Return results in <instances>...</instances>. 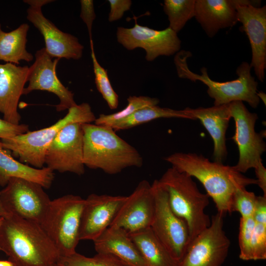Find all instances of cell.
Wrapping results in <instances>:
<instances>
[{
	"label": "cell",
	"instance_id": "7c38bea8",
	"mask_svg": "<svg viewBox=\"0 0 266 266\" xmlns=\"http://www.w3.org/2000/svg\"><path fill=\"white\" fill-rule=\"evenodd\" d=\"M116 38L118 43L128 50L143 49L145 59L152 62L160 56H169L178 52L181 41L177 33L168 27L156 30L139 25L135 20L133 28H117Z\"/></svg>",
	"mask_w": 266,
	"mask_h": 266
},
{
	"label": "cell",
	"instance_id": "277c9868",
	"mask_svg": "<svg viewBox=\"0 0 266 266\" xmlns=\"http://www.w3.org/2000/svg\"><path fill=\"white\" fill-rule=\"evenodd\" d=\"M158 181L167 194L171 210L187 224L191 243L210 225L211 219L205 212L209 197L200 191L192 177L172 167Z\"/></svg>",
	"mask_w": 266,
	"mask_h": 266
},
{
	"label": "cell",
	"instance_id": "d6a6232c",
	"mask_svg": "<svg viewBox=\"0 0 266 266\" xmlns=\"http://www.w3.org/2000/svg\"><path fill=\"white\" fill-rule=\"evenodd\" d=\"M252 260L266 259V223L256 222L251 239Z\"/></svg>",
	"mask_w": 266,
	"mask_h": 266
},
{
	"label": "cell",
	"instance_id": "74e56055",
	"mask_svg": "<svg viewBox=\"0 0 266 266\" xmlns=\"http://www.w3.org/2000/svg\"><path fill=\"white\" fill-rule=\"evenodd\" d=\"M254 169L257 177V185L263 191L264 196H266V168L263 163L261 162Z\"/></svg>",
	"mask_w": 266,
	"mask_h": 266
},
{
	"label": "cell",
	"instance_id": "836d02e7",
	"mask_svg": "<svg viewBox=\"0 0 266 266\" xmlns=\"http://www.w3.org/2000/svg\"><path fill=\"white\" fill-rule=\"evenodd\" d=\"M110 11L108 20L112 22L122 18L124 13L130 10L132 2L131 0H108Z\"/></svg>",
	"mask_w": 266,
	"mask_h": 266
},
{
	"label": "cell",
	"instance_id": "f1b7e54d",
	"mask_svg": "<svg viewBox=\"0 0 266 266\" xmlns=\"http://www.w3.org/2000/svg\"><path fill=\"white\" fill-rule=\"evenodd\" d=\"M56 264L58 266H130L110 254L97 253L88 257L77 252L60 257Z\"/></svg>",
	"mask_w": 266,
	"mask_h": 266
},
{
	"label": "cell",
	"instance_id": "ffe728a7",
	"mask_svg": "<svg viewBox=\"0 0 266 266\" xmlns=\"http://www.w3.org/2000/svg\"><path fill=\"white\" fill-rule=\"evenodd\" d=\"M184 109L192 120H199L207 131L213 141L214 161L223 163L227 156L226 133L231 118L229 103Z\"/></svg>",
	"mask_w": 266,
	"mask_h": 266
},
{
	"label": "cell",
	"instance_id": "9c48e42d",
	"mask_svg": "<svg viewBox=\"0 0 266 266\" xmlns=\"http://www.w3.org/2000/svg\"><path fill=\"white\" fill-rule=\"evenodd\" d=\"M43 187L35 182L13 177L0 191V201L8 216L40 224L51 201Z\"/></svg>",
	"mask_w": 266,
	"mask_h": 266
},
{
	"label": "cell",
	"instance_id": "1f68e13d",
	"mask_svg": "<svg viewBox=\"0 0 266 266\" xmlns=\"http://www.w3.org/2000/svg\"><path fill=\"white\" fill-rule=\"evenodd\" d=\"M255 220L253 217L240 218L238 242L239 258L244 261L252 260L251 239Z\"/></svg>",
	"mask_w": 266,
	"mask_h": 266
},
{
	"label": "cell",
	"instance_id": "603a6c76",
	"mask_svg": "<svg viewBox=\"0 0 266 266\" xmlns=\"http://www.w3.org/2000/svg\"><path fill=\"white\" fill-rule=\"evenodd\" d=\"M10 152L3 147L0 139V186L5 187L11 178L17 177L35 182L44 188L50 187L54 178L52 170L31 167L14 159Z\"/></svg>",
	"mask_w": 266,
	"mask_h": 266
},
{
	"label": "cell",
	"instance_id": "9a60e30c",
	"mask_svg": "<svg viewBox=\"0 0 266 266\" xmlns=\"http://www.w3.org/2000/svg\"><path fill=\"white\" fill-rule=\"evenodd\" d=\"M260 0H239L236 6L238 22L242 23L240 30L245 32L252 51L250 65L258 79H265L266 68V6H260Z\"/></svg>",
	"mask_w": 266,
	"mask_h": 266
},
{
	"label": "cell",
	"instance_id": "f546056e",
	"mask_svg": "<svg viewBox=\"0 0 266 266\" xmlns=\"http://www.w3.org/2000/svg\"><path fill=\"white\" fill-rule=\"evenodd\" d=\"M93 70L96 87L111 109L118 106L119 97L110 83L107 71L99 64L94 48L93 41H90Z\"/></svg>",
	"mask_w": 266,
	"mask_h": 266
},
{
	"label": "cell",
	"instance_id": "4316f807",
	"mask_svg": "<svg viewBox=\"0 0 266 266\" xmlns=\"http://www.w3.org/2000/svg\"><path fill=\"white\" fill-rule=\"evenodd\" d=\"M196 0H165L164 11L168 17L169 26L178 33L195 16Z\"/></svg>",
	"mask_w": 266,
	"mask_h": 266
},
{
	"label": "cell",
	"instance_id": "4dcf8cb0",
	"mask_svg": "<svg viewBox=\"0 0 266 266\" xmlns=\"http://www.w3.org/2000/svg\"><path fill=\"white\" fill-rule=\"evenodd\" d=\"M257 196L245 187L237 188L234 192L232 201L231 211L239 212L242 218L253 216Z\"/></svg>",
	"mask_w": 266,
	"mask_h": 266
},
{
	"label": "cell",
	"instance_id": "30bf717a",
	"mask_svg": "<svg viewBox=\"0 0 266 266\" xmlns=\"http://www.w3.org/2000/svg\"><path fill=\"white\" fill-rule=\"evenodd\" d=\"M231 118L235 123V133L232 139L239 151V159L234 168L239 172H246L262 162V155L266 151L264 131L260 133L255 130L258 116L250 112L241 101L229 103Z\"/></svg>",
	"mask_w": 266,
	"mask_h": 266
},
{
	"label": "cell",
	"instance_id": "7402d4cb",
	"mask_svg": "<svg viewBox=\"0 0 266 266\" xmlns=\"http://www.w3.org/2000/svg\"><path fill=\"white\" fill-rule=\"evenodd\" d=\"M93 242L97 253L112 255L130 266H146L129 233L123 229L109 227Z\"/></svg>",
	"mask_w": 266,
	"mask_h": 266
},
{
	"label": "cell",
	"instance_id": "7a4b0ae2",
	"mask_svg": "<svg viewBox=\"0 0 266 266\" xmlns=\"http://www.w3.org/2000/svg\"><path fill=\"white\" fill-rule=\"evenodd\" d=\"M0 249L15 266H50L60 257L39 224L14 216L3 219Z\"/></svg>",
	"mask_w": 266,
	"mask_h": 266
},
{
	"label": "cell",
	"instance_id": "ac0fdd59",
	"mask_svg": "<svg viewBox=\"0 0 266 266\" xmlns=\"http://www.w3.org/2000/svg\"><path fill=\"white\" fill-rule=\"evenodd\" d=\"M127 196L92 194L85 199L79 239L94 241L108 228Z\"/></svg>",
	"mask_w": 266,
	"mask_h": 266
},
{
	"label": "cell",
	"instance_id": "6da1fadb",
	"mask_svg": "<svg viewBox=\"0 0 266 266\" xmlns=\"http://www.w3.org/2000/svg\"><path fill=\"white\" fill-rule=\"evenodd\" d=\"M164 160L178 171L197 178L214 201L217 212L224 216L232 213V199L237 188L257 185L256 179L245 176L234 166L211 162L201 154L176 152Z\"/></svg>",
	"mask_w": 266,
	"mask_h": 266
},
{
	"label": "cell",
	"instance_id": "4fadbf2b",
	"mask_svg": "<svg viewBox=\"0 0 266 266\" xmlns=\"http://www.w3.org/2000/svg\"><path fill=\"white\" fill-rule=\"evenodd\" d=\"M81 124H68L59 132L46 152V167L61 173L69 172L79 175L84 173Z\"/></svg>",
	"mask_w": 266,
	"mask_h": 266
},
{
	"label": "cell",
	"instance_id": "b9f144b4",
	"mask_svg": "<svg viewBox=\"0 0 266 266\" xmlns=\"http://www.w3.org/2000/svg\"><path fill=\"white\" fill-rule=\"evenodd\" d=\"M50 266H58L56 263L53 264Z\"/></svg>",
	"mask_w": 266,
	"mask_h": 266
},
{
	"label": "cell",
	"instance_id": "8d00e7d4",
	"mask_svg": "<svg viewBox=\"0 0 266 266\" xmlns=\"http://www.w3.org/2000/svg\"><path fill=\"white\" fill-rule=\"evenodd\" d=\"M253 217L256 222L266 223V196H257Z\"/></svg>",
	"mask_w": 266,
	"mask_h": 266
},
{
	"label": "cell",
	"instance_id": "44dd1931",
	"mask_svg": "<svg viewBox=\"0 0 266 266\" xmlns=\"http://www.w3.org/2000/svg\"><path fill=\"white\" fill-rule=\"evenodd\" d=\"M239 2V0H196L194 17L206 34L213 37L219 30L237 23Z\"/></svg>",
	"mask_w": 266,
	"mask_h": 266
},
{
	"label": "cell",
	"instance_id": "52a82bcc",
	"mask_svg": "<svg viewBox=\"0 0 266 266\" xmlns=\"http://www.w3.org/2000/svg\"><path fill=\"white\" fill-rule=\"evenodd\" d=\"M85 199L67 195L51 200L40 224L58 249L60 257L75 253Z\"/></svg>",
	"mask_w": 266,
	"mask_h": 266
},
{
	"label": "cell",
	"instance_id": "d4e9b609",
	"mask_svg": "<svg viewBox=\"0 0 266 266\" xmlns=\"http://www.w3.org/2000/svg\"><path fill=\"white\" fill-rule=\"evenodd\" d=\"M29 29V25L24 23L10 32H4L0 24V61L19 65L21 60L29 62L33 60V55L26 49Z\"/></svg>",
	"mask_w": 266,
	"mask_h": 266
},
{
	"label": "cell",
	"instance_id": "8992f818",
	"mask_svg": "<svg viewBox=\"0 0 266 266\" xmlns=\"http://www.w3.org/2000/svg\"><path fill=\"white\" fill-rule=\"evenodd\" d=\"M191 56V53L188 51L181 50L176 53L174 62L177 75L179 78L193 82L199 80L206 85L207 93L214 99V105L241 101L246 102L254 108L257 107L260 101L257 92L258 82L251 75V67L247 62H243L237 67L236 79L218 82L209 77L205 67L200 69L201 74L192 72L187 63V58Z\"/></svg>",
	"mask_w": 266,
	"mask_h": 266
},
{
	"label": "cell",
	"instance_id": "cb8c5ba5",
	"mask_svg": "<svg viewBox=\"0 0 266 266\" xmlns=\"http://www.w3.org/2000/svg\"><path fill=\"white\" fill-rule=\"evenodd\" d=\"M129 235L146 266H178L179 262L156 236L150 227Z\"/></svg>",
	"mask_w": 266,
	"mask_h": 266
},
{
	"label": "cell",
	"instance_id": "484cf974",
	"mask_svg": "<svg viewBox=\"0 0 266 266\" xmlns=\"http://www.w3.org/2000/svg\"><path fill=\"white\" fill-rule=\"evenodd\" d=\"M162 118H179L192 120L184 109L175 110L161 107L158 105L144 107L111 128L116 132L133 127Z\"/></svg>",
	"mask_w": 266,
	"mask_h": 266
},
{
	"label": "cell",
	"instance_id": "83f0119b",
	"mask_svg": "<svg viewBox=\"0 0 266 266\" xmlns=\"http://www.w3.org/2000/svg\"><path fill=\"white\" fill-rule=\"evenodd\" d=\"M128 104L122 110L110 114H101L96 118L95 124L112 127L116 123L130 117L138 110L144 107L156 105L159 100L147 96H129Z\"/></svg>",
	"mask_w": 266,
	"mask_h": 266
},
{
	"label": "cell",
	"instance_id": "5bb4252c",
	"mask_svg": "<svg viewBox=\"0 0 266 266\" xmlns=\"http://www.w3.org/2000/svg\"><path fill=\"white\" fill-rule=\"evenodd\" d=\"M30 6L27 9L28 20L42 35L47 53L53 58L79 60L83 54L84 46L75 36L59 29L43 14L41 8L53 0H26Z\"/></svg>",
	"mask_w": 266,
	"mask_h": 266
},
{
	"label": "cell",
	"instance_id": "7bdbcfd3",
	"mask_svg": "<svg viewBox=\"0 0 266 266\" xmlns=\"http://www.w3.org/2000/svg\"></svg>",
	"mask_w": 266,
	"mask_h": 266
},
{
	"label": "cell",
	"instance_id": "f35d334b",
	"mask_svg": "<svg viewBox=\"0 0 266 266\" xmlns=\"http://www.w3.org/2000/svg\"><path fill=\"white\" fill-rule=\"evenodd\" d=\"M0 266H15L9 260H0Z\"/></svg>",
	"mask_w": 266,
	"mask_h": 266
},
{
	"label": "cell",
	"instance_id": "5b68a950",
	"mask_svg": "<svg viewBox=\"0 0 266 266\" xmlns=\"http://www.w3.org/2000/svg\"><path fill=\"white\" fill-rule=\"evenodd\" d=\"M96 119L90 105L83 102L69 108L63 118L50 127L0 140L3 147L21 162L41 168L48 147L64 127L74 123H91Z\"/></svg>",
	"mask_w": 266,
	"mask_h": 266
},
{
	"label": "cell",
	"instance_id": "d6986e66",
	"mask_svg": "<svg viewBox=\"0 0 266 266\" xmlns=\"http://www.w3.org/2000/svg\"><path fill=\"white\" fill-rule=\"evenodd\" d=\"M28 71V66L0 64V113L3 120L13 124H20L18 105L27 82Z\"/></svg>",
	"mask_w": 266,
	"mask_h": 266
},
{
	"label": "cell",
	"instance_id": "60d3db41",
	"mask_svg": "<svg viewBox=\"0 0 266 266\" xmlns=\"http://www.w3.org/2000/svg\"><path fill=\"white\" fill-rule=\"evenodd\" d=\"M3 219V217H0V226L2 223Z\"/></svg>",
	"mask_w": 266,
	"mask_h": 266
},
{
	"label": "cell",
	"instance_id": "3957f363",
	"mask_svg": "<svg viewBox=\"0 0 266 266\" xmlns=\"http://www.w3.org/2000/svg\"><path fill=\"white\" fill-rule=\"evenodd\" d=\"M83 132V163L91 169L115 174L129 167H141L138 151L119 137L110 127L81 124Z\"/></svg>",
	"mask_w": 266,
	"mask_h": 266
},
{
	"label": "cell",
	"instance_id": "e575fe53",
	"mask_svg": "<svg viewBox=\"0 0 266 266\" xmlns=\"http://www.w3.org/2000/svg\"><path fill=\"white\" fill-rule=\"evenodd\" d=\"M80 18L86 24L90 37V41H93L92 38V28L94 20L96 18L94 2L92 0H81Z\"/></svg>",
	"mask_w": 266,
	"mask_h": 266
},
{
	"label": "cell",
	"instance_id": "ba28073f",
	"mask_svg": "<svg viewBox=\"0 0 266 266\" xmlns=\"http://www.w3.org/2000/svg\"><path fill=\"white\" fill-rule=\"evenodd\" d=\"M152 185L155 211L150 228L171 256L179 263L190 244V237L186 222L171 210L166 191L155 180Z\"/></svg>",
	"mask_w": 266,
	"mask_h": 266
},
{
	"label": "cell",
	"instance_id": "8fae6325",
	"mask_svg": "<svg viewBox=\"0 0 266 266\" xmlns=\"http://www.w3.org/2000/svg\"><path fill=\"white\" fill-rule=\"evenodd\" d=\"M224 215L211 216L210 226L190 243L178 266H221L228 254L230 241L223 230Z\"/></svg>",
	"mask_w": 266,
	"mask_h": 266
},
{
	"label": "cell",
	"instance_id": "ab89813d",
	"mask_svg": "<svg viewBox=\"0 0 266 266\" xmlns=\"http://www.w3.org/2000/svg\"><path fill=\"white\" fill-rule=\"evenodd\" d=\"M0 217H3V218H5L6 217V214L2 207L0 201Z\"/></svg>",
	"mask_w": 266,
	"mask_h": 266
},
{
	"label": "cell",
	"instance_id": "d590c367",
	"mask_svg": "<svg viewBox=\"0 0 266 266\" xmlns=\"http://www.w3.org/2000/svg\"><path fill=\"white\" fill-rule=\"evenodd\" d=\"M29 131L26 124L15 125L0 118V139L7 138Z\"/></svg>",
	"mask_w": 266,
	"mask_h": 266
},
{
	"label": "cell",
	"instance_id": "e0dca14e",
	"mask_svg": "<svg viewBox=\"0 0 266 266\" xmlns=\"http://www.w3.org/2000/svg\"><path fill=\"white\" fill-rule=\"evenodd\" d=\"M155 200L152 185L140 181L119 209L110 227L132 233L150 228L154 217Z\"/></svg>",
	"mask_w": 266,
	"mask_h": 266
},
{
	"label": "cell",
	"instance_id": "2e32d148",
	"mask_svg": "<svg viewBox=\"0 0 266 266\" xmlns=\"http://www.w3.org/2000/svg\"><path fill=\"white\" fill-rule=\"evenodd\" d=\"M35 61L29 67L27 87L23 95H27L34 90L46 91L55 94L60 102L56 105L58 112L68 109L76 105L74 94L66 87L59 79L56 74V67L60 59H53L44 48L37 50L35 54Z\"/></svg>",
	"mask_w": 266,
	"mask_h": 266
}]
</instances>
